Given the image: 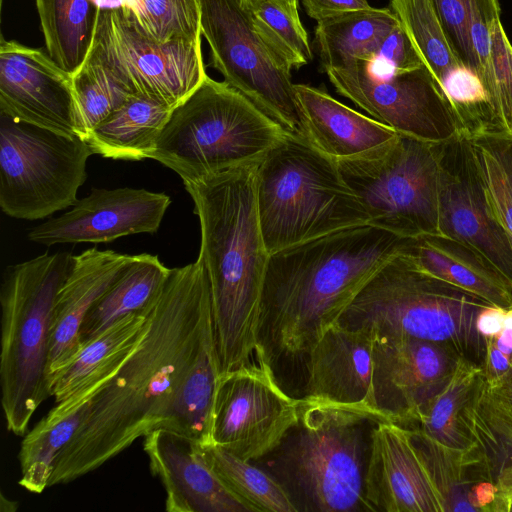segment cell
I'll use <instances>...</instances> for the list:
<instances>
[{
    "label": "cell",
    "instance_id": "21",
    "mask_svg": "<svg viewBox=\"0 0 512 512\" xmlns=\"http://www.w3.org/2000/svg\"><path fill=\"white\" fill-rule=\"evenodd\" d=\"M143 450L163 484L167 512H251L211 468L201 443L157 428L144 436Z\"/></svg>",
    "mask_w": 512,
    "mask_h": 512
},
{
    "label": "cell",
    "instance_id": "39",
    "mask_svg": "<svg viewBox=\"0 0 512 512\" xmlns=\"http://www.w3.org/2000/svg\"><path fill=\"white\" fill-rule=\"evenodd\" d=\"M250 16L261 39L291 71L312 60L308 35L298 12L267 1L250 12Z\"/></svg>",
    "mask_w": 512,
    "mask_h": 512
},
{
    "label": "cell",
    "instance_id": "16",
    "mask_svg": "<svg viewBox=\"0 0 512 512\" xmlns=\"http://www.w3.org/2000/svg\"><path fill=\"white\" fill-rule=\"evenodd\" d=\"M439 232L488 258L512 281V248L494 221L469 139L438 143Z\"/></svg>",
    "mask_w": 512,
    "mask_h": 512
},
{
    "label": "cell",
    "instance_id": "33",
    "mask_svg": "<svg viewBox=\"0 0 512 512\" xmlns=\"http://www.w3.org/2000/svg\"><path fill=\"white\" fill-rule=\"evenodd\" d=\"M408 429L444 498L446 512H475L470 500L472 488L485 479L469 447L451 448L419 429Z\"/></svg>",
    "mask_w": 512,
    "mask_h": 512
},
{
    "label": "cell",
    "instance_id": "24",
    "mask_svg": "<svg viewBox=\"0 0 512 512\" xmlns=\"http://www.w3.org/2000/svg\"><path fill=\"white\" fill-rule=\"evenodd\" d=\"M403 252L426 273L491 305L512 307V281L474 248L435 234L409 238Z\"/></svg>",
    "mask_w": 512,
    "mask_h": 512
},
{
    "label": "cell",
    "instance_id": "42",
    "mask_svg": "<svg viewBox=\"0 0 512 512\" xmlns=\"http://www.w3.org/2000/svg\"><path fill=\"white\" fill-rule=\"evenodd\" d=\"M431 2L455 56L465 68L480 79L479 63L469 35V0Z\"/></svg>",
    "mask_w": 512,
    "mask_h": 512
},
{
    "label": "cell",
    "instance_id": "7",
    "mask_svg": "<svg viewBox=\"0 0 512 512\" xmlns=\"http://www.w3.org/2000/svg\"><path fill=\"white\" fill-rule=\"evenodd\" d=\"M73 263L67 252L44 253L8 266L1 304V403L6 428L27 433L40 404L52 396L48 379L54 306Z\"/></svg>",
    "mask_w": 512,
    "mask_h": 512
},
{
    "label": "cell",
    "instance_id": "43",
    "mask_svg": "<svg viewBox=\"0 0 512 512\" xmlns=\"http://www.w3.org/2000/svg\"><path fill=\"white\" fill-rule=\"evenodd\" d=\"M370 63L384 73H401L425 65L400 21L383 41L375 60Z\"/></svg>",
    "mask_w": 512,
    "mask_h": 512
},
{
    "label": "cell",
    "instance_id": "41",
    "mask_svg": "<svg viewBox=\"0 0 512 512\" xmlns=\"http://www.w3.org/2000/svg\"><path fill=\"white\" fill-rule=\"evenodd\" d=\"M498 19H500L498 0H469L470 40L479 63L480 80L496 110L491 72V36L492 28Z\"/></svg>",
    "mask_w": 512,
    "mask_h": 512
},
{
    "label": "cell",
    "instance_id": "25",
    "mask_svg": "<svg viewBox=\"0 0 512 512\" xmlns=\"http://www.w3.org/2000/svg\"><path fill=\"white\" fill-rule=\"evenodd\" d=\"M113 377H105L78 390L55 406L24 435L19 451V485L40 494L49 481L58 455L90 413L93 398Z\"/></svg>",
    "mask_w": 512,
    "mask_h": 512
},
{
    "label": "cell",
    "instance_id": "51",
    "mask_svg": "<svg viewBox=\"0 0 512 512\" xmlns=\"http://www.w3.org/2000/svg\"><path fill=\"white\" fill-rule=\"evenodd\" d=\"M508 512H512V502H511V504H510V506L508 508Z\"/></svg>",
    "mask_w": 512,
    "mask_h": 512
},
{
    "label": "cell",
    "instance_id": "18",
    "mask_svg": "<svg viewBox=\"0 0 512 512\" xmlns=\"http://www.w3.org/2000/svg\"><path fill=\"white\" fill-rule=\"evenodd\" d=\"M171 203L166 193L146 189L93 188L73 208L30 230L38 244L107 243L138 233H155Z\"/></svg>",
    "mask_w": 512,
    "mask_h": 512
},
{
    "label": "cell",
    "instance_id": "44",
    "mask_svg": "<svg viewBox=\"0 0 512 512\" xmlns=\"http://www.w3.org/2000/svg\"><path fill=\"white\" fill-rule=\"evenodd\" d=\"M485 353L481 362L482 376L490 387H496L508 374L512 366V357L501 352L491 338H485Z\"/></svg>",
    "mask_w": 512,
    "mask_h": 512
},
{
    "label": "cell",
    "instance_id": "19",
    "mask_svg": "<svg viewBox=\"0 0 512 512\" xmlns=\"http://www.w3.org/2000/svg\"><path fill=\"white\" fill-rule=\"evenodd\" d=\"M370 438L365 496L373 512H446L408 428L379 421Z\"/></svg>",
    "mask_w": 512,
    "mask_h": 512
},
{
    "label": "cell",
    "instance_id": "40",
    "mask_svg": "<svg viewBox=\"0 0 512 512\" xmlns=\"http://www.w3.org/2000/svg\"><path fill=\"white\" fill-rule=\"evenodd\" d=\"M491 72L500 120L504 131L512 135V44L500 19L492 28Z\"/></svg>",
    "mask_w": 512,
    "mask_h": 512
},
{
    "label": "cell",
    "instance_id": "37",
    "mask_svg": "<svg viewBox=\"0 0 512 512\" xmlns=\"http://www.w3.org/2000/svg\"><path fill=\"white\" fill-rule=\"evenodd\" d=\"M79 112L80 137L121 107L134 93L121 84L91 53L72 74Z\"/></svg>",
    "mask_w": 512,
    "mask_h": 512
},
{
    "label": "cell",
    "instance_id": "31",
    "mask_svg": "<svg viewBox=\"0 0 512 512\" xmlns=\"http://www.w3.org/2000/svg\"><path fill=\"white\" fill-rule=\"evenodd\" d=\"M51 58L74 74L93 44L101 0H35Z\"/></svg>",
    "mask_w": 512,
    "mask_h": 512
},
{
    "label": "cell",
    "instance_id": "11",
    "mask_svg": "<svg viewBox=\"0 0 512 512\" xmlns=\"http://www.w3.org/2000/svg\"><path fill=\"white\" fill-rule=\"evenodd\" d=\"M197 1L209 65L285 131L303 136L291 70L261 39L250 13L238 0Z\"/></svg>",
    "mask_w": 512,
    "mask_h": 512
},
{
    "label": "cell",
    "instance_id": "15",
    "mask_svg": "<svg viewBox=\"0 0 512 512\" xmlns=\"http://www.w3.org/2000/svg\"><path fill=\"white\" fill-rule=\"evenodd\" d=\"M458 355L428 340L376 338L373 346L372 401L377 422L409 427L424 405L450 378Z\"/></svg>",
    "mask_w": 512,
    "mask_h": 512
},
{
    "label": "cell",
    "instance_id": "23",
    "mask_svg": "<svg viewBox=\"0 0 512 512\" xmlns=\"http://www.w3.org/2000/svg\"><path fill=\"white\" fill-rule=\"evenodd\" d=\"M303 136L339 161L365 156L393 142L398 133L333 98L321 88L294 84Z\"/></svg>",
    "mask_w": 512,
    "mask_h": 512
},
{
    "label": "cell",
    "instance_id": "47",
    "mask_svg": "<svg viewBox=\"0 0 512 512\" xmlns=\"http://www.w3.org/2000/svg\"><path fill=\"white\" fill-rule=\"evenodd\" d=\"M496 499L491 512H508L512 502V466L503 469L495 480Z\"/></svg>",
    "mask_w": 512,
    "mask_h": 512
},
{
    "label": "cell",
    "instance_id": "34",
    "mask_svg": "<svg viewBox=\"0 0 512 512\" xmlns=\"http://www.w3.org/2000/svg\"><path fill=\"white\" fill-rule=\"evenodd\" d=\"M203 449L211 468L251 512H297L268 472L218 446L203 445Z\"/></svg>",
    "mask_w": 512,
    "mask_h": 512
},
{
    "label": "cell",
    "instance_id": "27",
    "mask_svg": "<svg viewBox=\"0 0 512 512\" xmlns=\"http://www.w3.org/2000/svg\"><path fill=\"white\" fill-rule=\"evenodd\" d=\"M399 20L390 8L368 7L320 20L315 44L324 71L354 61L373 62Z\"/></svg>",
    "mask_w": 512,
    "mask_h": 512
},
{
    "label": "cell",
    "instance_id": "28",
    "mask_svg": "<svg viewBox=\"0 0 512 512\" xmlns=\"http://www.w3.org/2000/svg\"><path fill=\"white\" fill-rule=\"evenodd\" d=\"M149 307L118 320L81 348L76 358L52 383L51 393L55 402L65 400L83 387L118 371L147 328Z\"/></svg>",
    "mask_w": 512,
    "mask_h": 512
},
{
    "label": "cell",
    "instance_id": "30",
    "mask_svg": "<svg viewBox=\"0 0 512 512\" xmlns=\"http://www.w3.org/2000/svg\"><path fill=\"white\" fill-rule=\"evenodd\" d=\"M470 451L485 480L512 466V406L496 396L481 375L460 415Z\"/></svg>",
    "mask_w": 512,
    "mask_h": 512
},
{
    "label": "cell",
    "instance_id": "8",
    "mask_svg": "<svg viewBox=\"0 0 512 512\" xmlns=\"http://www.w3.org/2000/svg\"><path fill=\"white\" fill-rule=\"evenodd\" d=\"M286 132L227 82L207 75L173 108L151 159L193 182L258 163Z\"/></svg>",
    "mask_w": 512,
    "mask_h": 512
},
{
    "label": "cell",
    "instance_id": "32",
    "mask_svg": "<svg viewBox=\"0 0 512 512\" xmlns=\"http://www.w3.org/2000/svg\"><path fill=\"white\" fill-rule=\"evenodd\" d=\"M481 375V364L459 356L446 384L424 405L414 424L406 428L419 429L451 448H468L470 440L460 425V415Z\"/></svg>",
    "mask_w": 512,
    "mask_h": 512
},
{
    "label": "cell",
    "instance_id": "17",
    "mask_svg": "<svg viewBox=\"0 0 512 512\" xmlns=\"http://www.w3.org/2000/svg\"><path fill=\"white\" fill-rule=\"evenodd\" d=\"M0 112L66 135H78L72 74L41 49L1 37Z\"/></svg>",
    "mask_w": 512,
    "mask_h": 512
},
{
    "label": "cell",
    "instance_id": "3",
    "mask_svg": "<svg viewBox=\"0 0 512 512\" xmlns=\"http://www.w3.org/2000/svg\"><path fill=\"white\" fill-rule=\"evenodd\" d=\"M256 167L242 165L183 183L200 222L198 258L209 280L221 373L265 357L260 318L270 254L258 215Z\"/></svg>",
    "mask_w": 512,
    "mask_h": 512
},
{
    "label": "cell",
    "instance_id": "2",
    "mask_svg": "<svg viewBox=\"0 0 512 512\" xmlns=\"http://www.w3.org/2000/svg\"><path fill=\"white\" fill-rule=\"evenodd\" d=\"M408 239L364 224L270 254L260 345L271 367L305 364L324 333Z\"/></svg>",
    "mask_w": 512,
    "mask_h": 512
},
{
    "label": "cell",
    "instance_id": "29",
    "mask_svg": "<svg viewBox=\"0 0 512 512\" xmlns=\"http://www.w3.org/2000/svg\"><path fill=\"white\" fill-rule=\"evenodd\" d=\"M170 271L157 255H133L127 268L87 313L80 329L81 347L118 320L146 310L161 292Z\"/></svg>",
    "mask_w": 512,
    "mask_h": 512
},
{
    "label": "cell",
    "instance_id": "5",
    "mask_svg": "<svg viewBox=\"0 0 512 512\" xmlns=\"http://www.w3.org/2000/svg\"><path fill=\"white\" fill-rule=\"evenodd\" d=\"M256 199L269 254L369 223L337 161L289 132L257 163Z\"/></svg>",
    "mask_w": 512,
    "mask_h": 512
},
{
    "label": "cell",
    "instance_id": "9",
    "mask_svg": "<svg viewBox=\"0 0 512 512\" xmlns=\"http://www.w3.org/2000/svg\"><path fill=\"white\" fill-rule=\"evenodd\" d=\"M337 163L368 224L404 238L440 235L438 143L398 133L372 153Z\"/></svg>",
    "mask_w": 512,
    "mask_h": 512
},
{
    "label": "cell",
    "instance_id": "4",
    "mask_svg": "<svg viewBox=\"0 0 512 512\" xmlns=\"http://www.w3.org/2000/svg\"><path fill=\"white\" fill-rule=\"evenodd\" d=\"M367 421L372 420L301 398L298 422L266 455L268 473L297 512H373L365 496Z\"/></svg>",
    "mask_w": 512,
    "mask_h": 512
},
{
    "label": "cell",
    "instance_id": "50",
    "mask_svg": "<svg viewBox=\"0 0 512 512\" xmlns=\"http://www.w3.org/2000/svg\"><path fill=\"white\" fill-rule=\"evenodd\" d=\"M107 2V3H117L119 0H101V2Z\"/></svg>",
    "mask_w": 512,
    "mask_h": 512
},
{
    "label": "cell",
    "instance_id": "46",
    "mask_svg": "<svg viewBox=\"0 0 512 512\" xmlns=\"http://www.w3.org/2000/svg\"><path fill=\"white\" fill-rule=\"evenodd\" d=\"M500 306L488 305L480 311L476 320L478 333L485 338L496 336L504 327L506 310Z\"/></svg>",
    "mask_w": 512,
    "mask_h": 512
},
{
    "label": "cell",
    "instance_id": "36",
    "mask_svg": "<svg viewBox=\"0 0 512 512\" xmlns=\"http://www.w3.org/2000/svg\"><path fill=\"white\" fill-rule=\"evenodd\" d=\"M389 8L442 89L447 77L464 66L455 56L431 0H389Z\"/></svg>",
    "mask_w": 512,
    "mask_h": 512
},
{
    "label": "cell",
    "instance_id": "38",
    "mask_svg": "<svg viewBox=\"0 0 512 512\" xmlns=\"http://www.w3.org/2000/svg\"><path fill=\"white\" fill-rule=\"evenodd\" d=\"M136 24L152 39L200 41V8L197 0H119Z\"/></svg>",
    "mask_w": 512,
    "mask_h": 512
},
{
    "label": "cell",
    "instance_id": "10",
    "mask_svg": "<svg viewBox=\"0 0 512 512\" xmlns=\"http://www.w3.org/2000/svg\"><path fill=\"white\" fill-rule=\"evenodd\" d=\"M94 154L78 135H66L0 112V207L8 216L44 219L77 202Z\"/></svg>",
    "mask_w": 512,
    "mask_h": 512
},
{
    "label": "cell",
    "instance_id": "14",
    "mask_svg": "<svg viewBox=\"0 0 512 512\" xmlns=\"http://www.w3.org/2000/svg\"><path fill=\"white\" fill-rule=\"evenodd\" d=\"M324 72L340 95L397 133L433 143L458 134L451 104L425 65L384 73L370 62L354 61Z\"/></svg>",
    "mask_w": 512,
    "mask_h": 512
},
{
    "label": "cell",
    "instance_id": "26",
    "mask_svg": "<svg viewBox=\"0 0 512 512\" xmlns=\"http://www.w3.org/2000/svg\"><path fill=\"white\" fill-rule=\"evenodd\" d=\"M173 108L143 94H133L96 126L85 141L94 154L114 160L150 158Z\"/></svg>",
    "mask_w": 512,
    "mask_h": 512
},
{
    "label": "cell",
    "instance_id": "48",
    "mask_svg": "<svg viewBox=\"0 0 512 512\" xmlns=\"http://www.w3.org/2000/svg\"><path fill=\"white\" fill-rule=\"evenodd\" d=\"M241 7L249 13L255 10L260 4L270 1L290 11L298 12V0H238Z\"/></svg>",
    "mask_w": 512,
    "mask_h": 512
},
{
    "label": "cell",
    "instance_id": "35",
    "mask_svg": "<svg viewBox=\"0 0 512 512\" xmlns=\"http://www.w3.org/2000/svg\"><path fill=\"white\" fill-rule=\"evenodd\" d=\"M490 213L512 248V135L468 138Z\"/></svg>",
    "mask_w": 512,
    "mask_h": 512
},
{
    "label": "cell",
    "instance_id": "13",
    "mask_svg": "<svg viewBox=\"0 0 512 512\" xmlns=\"http://www.w3.org/2000/svg\"><path fill=\"white\" fill-rule=\"evenodd\" d=\"M301 398L286 394L265 358L218 377L212 404L211 445L247 461L273 451L298 422Z\"/></svg>",
    "mask_w": 512,
    "mask_h": 512
},
{
    "label": "cell",
    "instance_id": "22",
    "mask_svg": "<svg viewBox=\"0 0 512 512\" xmlns=\"http://www.w3.org/2000/svg\"><path fill=\"white\" fill-rule=\"evenodd\" d=\"M133 255L89 248L73 255L72 267L55 301L48 362L50 388L81 350L80 329L94 303L113 285ZM52 394V393H51Z\"/></svg>",
    "mask_w": 512,
    "mask_h": 512
},
{
    "label": "cell",
    "instance_id": "45",
    "mask_svg": "<svg viewBox=\"0 0 512 512\" xmlns=\"http://www.w3.org/2000/svg\"><path fill=\"white\" fill-rule=\"evenodd\" d=\"M305 12L317 22L341 13L370 7L367 0H302Z\"/></svg>",
    "mask_w": 512,
    "mask_h": 512
},
{
    "label": "cell",
    "instance_id": "20",
    "mask_svg": "<svg viewBox=\"0 0 512 512\" xmlns=\"http://www.w3.org/2000/svg\"><path fill=\"white\" fill-rule=\"evenodd\" d=\"M375 334L331 326L310 351L305 397L377 422L372 401Z\"/></svg>",
    "mask_w": 512,
    "mask_h": 512
},
{
    "label": "cell",
    "instance_id": "12",
    "mask_svg": "<svg viewBox=\"0 0 512 512\" xmlns=\"http://www.w3.org/2000/svg\"><path fill=\"white\" fill-rule=\"evenodd\" d=\"M121 84L172 108L207 77L200 41L158 42L119 3H102L90 52Z\"/></svg>",
    "mask_w": 512,
    "mask_h": 512
},
{
    "label": "cell",
    "instance_id": "1",
    "mask_svg": "<svg viewBox=\"0 0 512 512\" xmlns=\"http://www.w3.org/2000/svg\"><path fill=\"white\" fill-rule=\"evenodd\" d=\"M147 315L141 340L58 455L49 487L94 471L136 439L166 428L175 397L214 332L209 280L199 258L171 268Z\"/></svg>",
    "mask_w": 512,
    "mask_h": 512
},
{
    "label": "cell",
    "instance_id": "49",
    "mask_svg": "<svg viewBox=\"0 0 512 512\" xmlns=\"http://www.w3.org/2000/svg\"><path fill=\"white\" fill-rule=\"evenodd\" d=\"M488 388L496 396L512 406V366L505 378L496 387L490 388L488 386Z\"/></svg>",
    "mask_w": 512,
    "mask_h": 512
},
{
    "label": "cell",
    "instance_id": "6",
    "mask_svg": "<svg viewBox=\"0 0 512 512\" xmlns=\"http://www.w3.org/2000/svg\"><path fill=\"white\" fill-rule=\"evenodd\" d=\"M488 302L421 270L403 251L367 282L339 319L376 338L413 337L443 344L481 364L485 341L476 320Z\"/></svg>",
    "mask_w": 512,
    "mask_h": 512
}]
</instances>
